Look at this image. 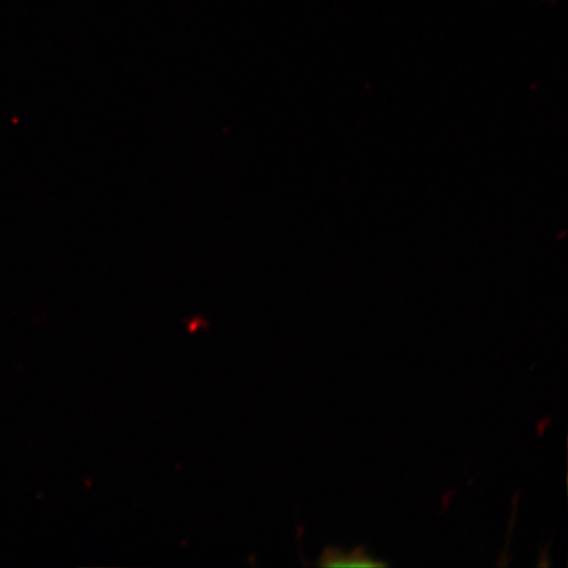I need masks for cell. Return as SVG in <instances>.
<instances>
[{
    "instance_id": "obj_1",
    "label": "cell",
    "mask_w": 568,
    "mask_h": 568,
    "mask_svg": "<svg viewBox=\"0 0 568 568\" xmlns=\"http://www.w3.org/2000/svg\"><path fill=\"white\" fill-rule=\"evenodd\" d=\"M320 565L324 567H355V568H373V567H385L386 564L374 560L371 556L362 549H355L349 554L336 549H326L320 559Z\"/></svg>"
}]
</instances>
